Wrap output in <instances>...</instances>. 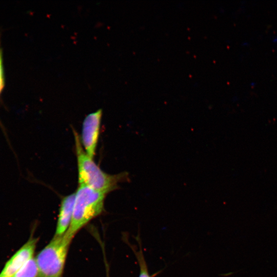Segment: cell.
Instances as JSON below:
<instances>
[{
    "label": "cell",
    "mask_w": 277,
    "mask_h": 277,
    "mask_svg": "<svg viewBox=\"0 0 277 277\" xmlns=\"http://www.w3.org/2000/svg\"><path fill=\"white\" fill-rule=\"evenodd\" d=\"M77 159L79 186H86L107 194L118 187L125 173L109 174L103 171L85 151L80 137L73 130Z\"/></svg>",
    "instance_id": "1"
},
{
    "label": "cell",
    "mask_w": 277,
    "mask_h": 277,
    "mask_svg": "<svg viewBox=\"0 0 277 277\" xmlns=\"http://www.w3.org/2000/svg\"><path fill=\"white\" fill-rule=\"evenodd\" d=\"M72 218L65 236L72 240L77 232L104 209L106 194L79 186L75 193Z\"/></svg>",
    "instance_id": "2"
},
{
    "label": "cell",
    "mask_w": 277,
    "mask_h": 277,
    "mask_svg": "<svg viewBox=\"0 0 277 277\" xmlns=\"http://www.w3.org/2000/svg\"><path fill=\"white\" fill-rule=\"evenodd\" d=\"M72 240L65 234L54 236L35 258L38 277H62L69 245Z\"/></svg>",
    "instance_id": "3"
},
{
    "label": "cell",
    "mask_w": 277,
    "mask_h": 277,
    "mask_svg": "<svg viewBox=\"0 0 277 277\" xmlns=\"http://www.w3.org/2000/svg\"><path fill=\"white\" fill-rule=\"evenodd\" d=\"M102 114L101 109L89 114L82 125L81 142L85 151L92 159L95 155L97 145Z\"/></svg>",
    "instance_id": "4"
},
{
    "label": "cell",
    "mask_w": 277,
    "mask_h": 277,
    "mask_svg": "<svg viewBox=\"0 0 277 277\" xmlns=\"http://www.w3.org/2000/svg\"><path fill=\"white\" fill-rule=\"evenodd\" d=\"M38 240V238L31 236L6 262L0 273V277H13L29 260L33 258Z\"/></svg>",
    "instance_id": "5"
},
{
    "label": "cell",
    "mask_w": 277,
    "mask_h": 277,
    "mask_svg": "<svg viewBox=\"0 0 277 277\" xmlns=\"http://www.w3.org/2000/svg\"><path fill=\"white\" fill-rule=\"evenodd\" d=\"M75 193L63 197L60 206L56 231L54 236L64 235L69 228L72 218Z\"/></svg>",
    "instance_id": "6"
},
{
    "label": "cell",
    "mask_w": 277,
    "mask_h": 277,
    "mask_svg": "<svg viewBox=\"0 0 277 277\" xmlns=\"http://www.w3.org/2000/svg\"><path fill=\"white\" fill-rule=\"evenodd\" d=\"M13 277H38V268L35 258L29 260Z\"/></svg>",
    "instance_id": "7"
},
{
    "label": "cell",
    "mask_w": 277,
    "mask_h": 277,
    "mask_svg": "<svg viewBox=\"0 0 277 277\" xmlns=\"http://www.w3.org/2000/svg\"><path fill=\"white\" fill-rule=\"evenodd\" d=\"M135 253L140 268L139 277H150L148 272L147 265L143 255L142 250L140 249V251L136 252Z\"/></svg>",
    "instance_id": "8"
},
{
    "label": "cell",
    "mask_w": 277,
    "mask_h": 277,
    "mask_svg": "<svg viewBox=\"0 0 277 277\" xmlns=\"http://www.w3.org/2000/svg\"><path fill=\"white\" fill-rule=\"evenodd\" d=\"M5 74L3 66V52L1 45L0 39V95L1 94L5 87Z\"/></svg>",
    "instance_id": "9"
}]
</instances>
